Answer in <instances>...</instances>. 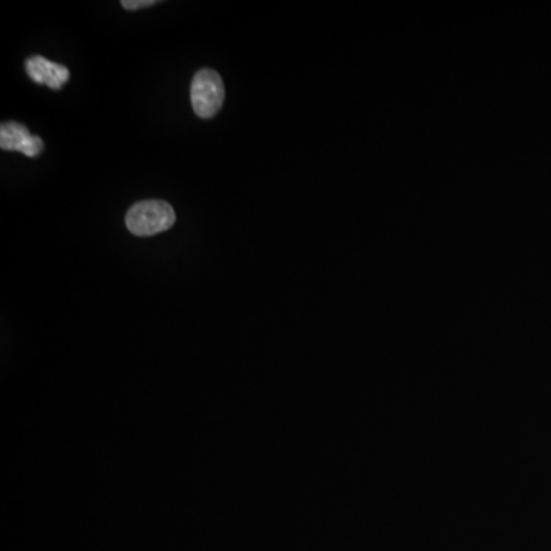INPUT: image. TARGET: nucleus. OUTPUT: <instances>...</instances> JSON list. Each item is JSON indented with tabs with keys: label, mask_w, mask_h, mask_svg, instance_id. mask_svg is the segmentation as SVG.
Segmentation results:
<instances>
[{
	"label": "nucleus",
	"mask_w": 551,
	"mask_h": 551,
	"mask_svg": "<svg viewBox=\"0 0 551 551\" xmlns=\"http://www.w3.org/2000/svg\"><path fill=\"white\" fill-rule=\"evenodd\" d=\"M155 4H157L155 0H123L121 2L124 10L129 11L141 10V8L152 7Z\"/></svg>",
	"instance_id": "nucleus-5"
},
{
	"label": "nucleus",
	"mask_w": 551,
	"mask_h": 551,
	"mask_svg": "<svg viewBox=\"0 0 551 551\" xmlns=\"http://www.w3.org/2000/svg\"><path fill=\"white\" fill-rule=\"evenodd\" d=\"M177 221L175 210L166 201H141L126 215V227L135 236H154L166 232Z\"/></svg>",
	"instance_id": "nucleus-1"
},
{
	"label": "nucleus",
	"mask_w": 551,
	"mask_h": 551,
	"mask_svg": "<svg viewBox=\"0 0 551 551\" xmlns=\"http://www.w3.org/2000/svg\"><path fill=\"white\" fill-rule=\"evenodd\" d=\"M192 106L199 118H213L224 105L225 88L221 75L213 69L196 72L192 83Z\"/></svg>",
	"instance_id": "nucleus-2"
},
{
	"label": "nucleus",
	"mask_w": 551,
	"mask_h": 551,
	"mask_svg": "<svg viewBox=\"0 0 551 551\" xmlns=\"http://www.w3.org/2000/svg\"><path fill=\"white\" fill-rule=\"evenodd\" d=\"M28 75L33 82L39 85H46L48 88L62 89L69 82V69L65 66L57 65V63L49 62L48 59L42 56H33L27 60Z\"/></svg>",
	"instance_id": "nucleus-4"
},
{
	"label": "nucleus",
	"mask_w": 551,
	"mask_h": 551,
	"mask_svg": "<svg viewBox=\"0 0 551 551\" xmlns=\"http://www.w3.org/2000/svg\"><path fill=\"white\" fill-rule=\"evenodd\" d=\"M0 147L10 152H20L27 157H37L42 154L43 141L42 138L31 135L23 124L16 121H8L2 124L0 128Z\"/></svg>",
	"instance_id": "nucleus-3"
}]
</instances>
